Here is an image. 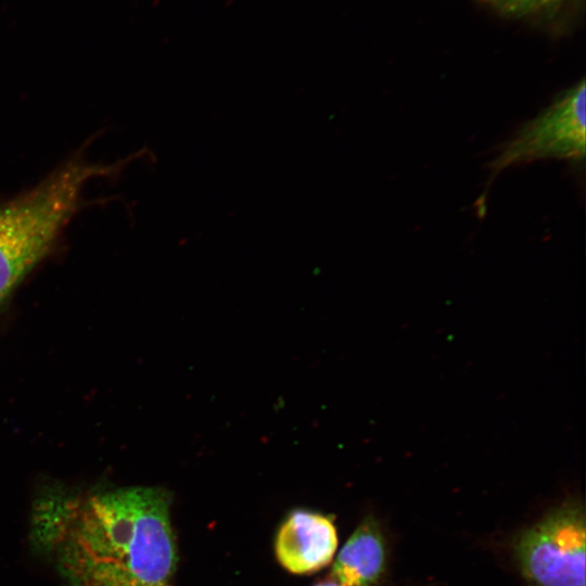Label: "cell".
<instances>
[{
    "mask_svg": "<svg viewBox=\"0 0 586 586\" xmlns=\"http://www.w3.org/2000/svg\"><path fill=\"white\" fill-rule=\"evenodd\" d=\"M36 517L39 542L56 550L73 586H173L177 558L164 491L54 494Z\"/></svg>",
    "mask_w": 586,
    "mask_h": 586,
    "instance_id": "obj_1",
    "label": "cell"
},
{
    "mask_svg": "<svg viewBox=\"0 0 586 586\" xmlns=\"http://www.w3.org/2000/svg\"><path fill=\"white\" fill-rule=\"evenodd\" d=\"M115 167L73 161L29 193L0 206V306L50 251L85 184Z\"/></svg>",
    "mask_w": 586,
    "mask_h": 586,
    "instance_id": "obj_2",
    "label": "cell"
},
{
    "mask_svg": "<svg viewBox=\"0 0 586 586\" xmlns=\"http://www.w3.org/2000/svg\"><path fill=\"white\" fill-rule=\"evenodd\" d=\"M585 79L560 92L504 143L488 164L489 181L504 169L540 160H582L585 154Z\"/></svg>",
    "mask_w": 586,
    "mask_h": 586,
    "instance_id": "obj_3",
    "label": "cell"
},
{
    "mask_svg": "<svg viewBox=\"0 0 586 586\" xmlns=\"http://www.w3.org/2000/svg\"><path fill=\"white\" fill-rule=\"evenodd\" d=\"M585 515L563 506L527 528L515 547L523 574L537 586H585Z\"/></svg>",
    "mask_w": 586,
    "mask_h": 586,
    "instance_id": "obj_4",
    "label": "cell"
},
{
    "mask_svg": "<svg viewBox=\"0 0 586 586\" xmlns=\"http://www.w3.org/2000/svg\"><path fill=\"white\" fill-rule=\"evenodd\" d=\"M336 547L337 533L332 520L307 510L290 513L275 543L279 563L293 574H308L326 566Z\"/></svg>",
    "mask_w": 586,
    "mask_h": 586,
    "instance_id": "obj_5",
    "label": "cell"
},
{
    "mask_svg": "<svg viewBox=\"0 0 586 586\" xmlns=\"http://www.w3.org/2000/svg\"><path fill=\"white\" fill-rule=\"evenodd\" d=\"M382 533L372 519L365 520L335 558L331 579L340 586H374L385 570Z\"/></svg>",
    "mask_w": 586,
    "mask_h": 586,
    "instance_id": "obj_6",
    "label": "cell"
},
{
    "mask_svg": "<svg viewBox=\"0 0 586 586\" xmlns=\"http://www.w3.org/2000/svg\"><path fill=\"white\" fill-rule=\"evenodd\" d=\"M499 14L514 20L559 22L575 11L583 0H479Z\"/></svg>",
    "mask_w": 586,
    "mask_h": 586,
    "instance_id": "obj_7",
    "label": "cell"
},
{
    "mask_svg": "<svg viewBox=\"0 0 586 586\" xmlns=\"http://www.w3.org/2000/svg\"><path fill=\"white\" fill-rule=\"evenodd\" d=\"M314 586H340V585L333 582L332 579H330V581L320 582Z\"/></svg>",
    "mask_w": 586,
    "mask_h": 586,
    "instance_id": "obj_8",
    "label": "cell"
}]
</instances>
